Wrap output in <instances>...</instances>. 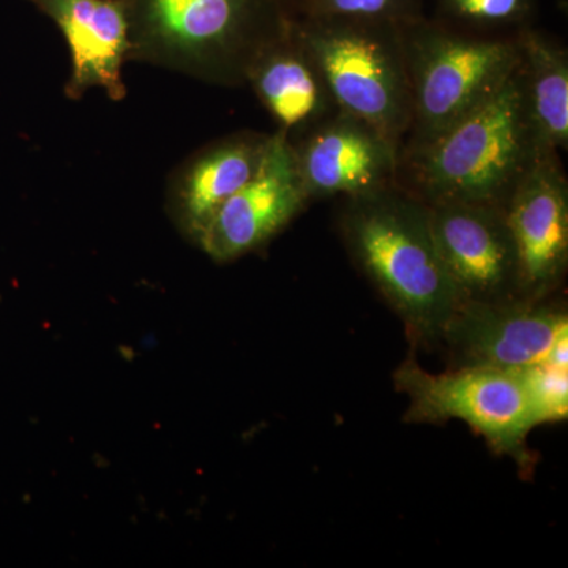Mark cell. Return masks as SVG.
Returning <instances> with one entry per match:
<instances>
[{
    "instance_id": "6da1fadb",
    "label": "cell",
    "mask_w": 568,
    "mask_h": 568,
    "mask_svg": "<svg viewBox=\"0 0 568 568\" xmlns=\"http://www.w3.org/2000/svg\"><path fill=\"white\" fill-rule=\"evenodd\" d=\"M521 70L444 132L399 152L396 182L425 204L478 203L503 207L541 151Z\"/></svg>"
},
{
    "instance_id": "7a4b0ae2",
    "label": "cell",
    "mask_w": 568,
    "mask_h": 568,
    "mask_svg": "<svg viewBox=\"0 0 568 568\" xmlns=\"http://www.w3.org/2000/svg\"><path fill=\"white\" fill-rule=\"evenodd\" d=\"M339 231L355 264L410 334L424 342L443 338L462 301L440 260L428 205L392 183L343 197Z\"/></svg>"
},
{
    "instance_id": "3957f363",
    "label": "cell",
    "mask_w": 568,
    "mask_h": 568,
    "mask_svg": "<svg viewBox=\"0 0 568 568\" xmlns=\"http://www.w3.org/2000/svg\"><path fill=\"white\" fill-rule=\"evenodd\" d=\"M130 59L241 85L257 52L291 24L287 0H122Z\"/></svg>"
},
{
    "instance_id": "277c9868",
    "label": "cell",
    "mask_w": 568,
    "mask_h": 568,
    "mask_svg": "<svg viewBox=\"0 0 568 568\" xmlns=\"http://www.w3.org/2000/svg\"><path fill=\"white\" fill-rule=\"evenodd\" d=\"M402 36L413 114L399 152L433 140L499 91L521 55L518 33L478 36L428 17L403 24Z\"/></svg>"
},
{
    "instance_id": "5b68a950",
    "label": "cell",
    "mask_w": 568,
    "mask_h": 568,
    "mask_svg": "<svg viewBox=\"0 0 568 568\" xmlns=\"http://www.w3.org/2000/svg\"><path fill=\"white\" fill-rule=\"evenodd\" d=\"M293 24L336 108L369 123L399 153L413 114L402 26L336 18Z\"/></svg>"
},
{
    "instance_id": "8992f818",
    "label": "cell",
    "mask_w": 568,
    "mask_h": 568,
    "mask_svg": "<svg viewBox=\"0 0 568 568\" xmlns=\"http://www.w3.org/2000/svg\"><path fill=\"white\" fill-rule=\"evenodd\" d=\"M396 388L409 398L414 424L465 422L499 454L526 459V437L541 425L521 372L459 365L455 372L428 373L414 361L399 366Z\"/></svg>"
},
{
    "instance_id": "52a82bcc",
    "label": "cell",
    "mask_w": 568,
    "mask_h": 568,
    "mask_svg": "<svg viewBox=\"0 0 568 568\" xmlns=\"http://www.w3.org/2000/svg\"><path fill=\"white\" fill-rule=\"evenodd\" d=\"M426 205L440 260L462 304L523 298L517 248L500 205Z\"/></svg>"
},
{
    "instance_id": "ba28073f",
    "label": "cell",
    "mask_w": 568,
    "mask_h": 568,
    "mask_svg": "<svg viewBox=\"0 0 568 568\" xmlns=\"http://www.w3.org/2000/svg\"><path fill=\"white\" fill-rule=\"evenodd\" d=\"M308 203L290 140L275 132L256 173L213 213L194 244L215 263H230L267 244Z\"/></svg>"
},
{
    "instance_id": "9c48e42d",
    "label": "cell",
    "mask_w": 568,
    "mask_h": 568,
    "mask_svg": "<svg viewBox=\"0 0 568 568\" xmlns=\"http://www.w3.org/2000/svg\"><path fill=\"white\" fill-rule=\"evenodd\" d=\"M567 331V313L541 298L465 302L448 321L443 339L462 365L519 372L549 364Z\"/></svg>"
},
{
    "instance_id": "30bf717a",
    "label": "cell",
    "mask_w": 568,
    "mask_h": 568,
    "mask_svg": "<svg viewBox=\"0 0 568 568\" xmlns=\"http://www.w3.org/2000/svg\"><path fill=\"white\" fill-rule=\"evenodd\" d=\"M560 152L547 148L504 203L517 248L523 298H544L568 264V183Z\"/></svg>"
},
{
    "instance_id": "8fae6325",
    "label": "cell",
    "mask_w": 568,
    "mask_h": 568,
    "mask_svg": "<svg viewBox=\"0 0 568 568\" xmlns=\"http://www.w3.org/2000/svg\"><path fill=\"white\" fill-rule=\"evenodd\" d=\"M287 140L310 201L357 196L396 183L398 149L346 112L338 110Z\"/></svg>"
},
{
    "instance_id": "7c38bea8",
    "label": "cell",
    "mask_w": 568,
    "mask_h": 568,
    "mask_svg": "<svg viewBox=\"0 0 568 568\" xmlns=\"http://www.w3.org/2000/svg\"><path fill=\"white\" fill-rule=\"evenodd\" d=\"M65 37L71 54L67 97L81 99L103 89L110 99L126 95L123 63L130 61V29L122 0H28Z\"/></svg>"
},
{
    "instance_id": "4fadbf2b",
    "label": "cell",
    "mask_w": 568,
    "mask_h": 568,
    "mask_svg": "<svg viewBox=\"0 0 568 568\" xmlns=\"http://www.w3.org/2000/svg\"><path fill=\"white\" fill-rule=\"evenodd\" d=\"M271 134L242 132L194 153L171 181L168 204L179 230L192 242L213 213L237 193L263 162Z\"/></svg>"
},
{
    "instance_id": "5bb4252c",
    "label": "cell",
    "mask_w": 568,
    "mask_h": 568,
    "mask_svg": "<svg viewBox=\"0 0 568 568\" xmlns=\"http://www.w3.org/2000/svg\"><path fill=\"white\" fill-rule=\"evenodd\" d=\"M245 82L287 138L306 132L338 111L316 62L295 32L293 18L282 37L257 52Z\"/></svg>"
},
{
    "instance_id": "9a60e30c",
    "label": "cell",
    "mask_w": 568,
    "mask_h": 568,
    "mask_svg": "<svg viewBox=\"0 0 568 568\" xmlns=\"http://www.w3.org/2000/svg\"><path fill=\"white\" fill-rule=\"evenodd\" d=\"M519 70L538 136L558 152L568 148V51L534 26L518 32Z\"/></svg>"
},
{
    "instance_id": "2e32d148",
    "label": "cell",
    "mask_w": 568,
    "mask_h": 568,
    "mask_svg": "<svg viewBox=\"0 0 568 568\" xmlns=\"http://www.w3.org/2000/svg\"><path fill=\"white\" fill-rule=\"evenodd\" d=\"M433 21L478 36H511L534 26L538 0H428Z\"/></svg>"
},
{
    "instance_id": "e0dca14e",
    "label": "cell",
    "mask_w": 568,
    "mask_h": 568,
    "mask_svg": "<svg viewBox=\"0 0 568 568\" xmlns=\"http://www.w3.org/2000/svg\"><path fill=\"white\" fill-rule=\"evenodd\" d=\"M428 0H287L291 18H336L407 24L426 17Z\"/></svg>"
},
{
    "instance_id": "ac0fdd59",
    "label": "cell",
    "mask_w": 568,
    "mask_h": 568,
    "mask_svg": "<svg viewBox=\"0 0 568 568\" xmlns=\"http://www.w3.org/2000/svg\"><path fill=\"white\" fill-rule=\"evenodd\" d=\"M532 396L540 424L560 422L568 410V368L552 364L519 369Z\"/></svg>"
},
{
    "instance_id": "d6986e66",
    "label": "cell",
    "mask_w": 568,
    "mask_h": 568,
    "mask_svg": "<svg viewBox=\"0 0 568 568\" xmlns=\"http://www.w3.org/2000/svg\"><path fill=\"white\" fill-rule=\"evenodd\" d=\"M0 301H2V295H0Z\"/></svg>"
}]
</instances>
